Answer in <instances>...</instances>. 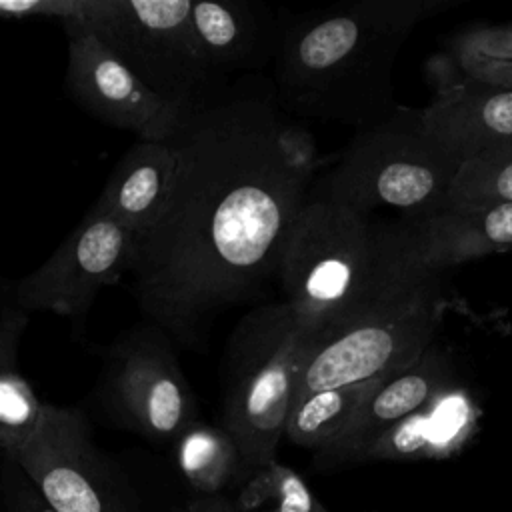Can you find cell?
I'll use <instances>...</instances> for the list:
<instances>
[{
  "mask_svg": "<svg viewBox=\"0 0 512 512\" xmlns=\"http://www.w3.org/2000/svg\"><path fill=\"white\" fill-rule=\"evenodd\" d=\"M170 342L150 322L134 328L110 346L102 374L112 414L150 440H176L198 420L194 392Z\"/></svg>",
  "mask_w": 512,
  "mask_h": 512,
  "instance_id": "cell-9",
  "label": "cell"
},
{
  "mask_svg": "<svg viewBox=\"0 0 512 512\" xmlns=\"http://www.w3.org/2000/svg\"><path fill=\"white\" fill-rule=\"evenodd\" d=\"M374 382L376 380L326 388L294 398L284 436L290 442L316 452L328 448L344 432L354 410Z\"/></svg>",
  "mask_w": 512,
  "mask_h": 512,
  "instance_id": "cell-18",
  "label": "cell"
},
{
  "mask_svg": "<svg viewBox=\"0 0 512 512\" xmlns=\"http://www.w3.org/2000/svg\"><path fill=\"white\" fill-rule=\"evenodd\" d=\"M46 402L16 370L0 372V454L10 460L36 434Z\"/></svg>",
  "mask_w": 512,
  "mask_h": 512,
  "instance_id": "cell-20",
  "label": "cell"
},
{
  "mask_svg": "<svg viewBox=\"0 0 512 512\" xmlns=\"http://www.w3.org/2000/svg\"><path fill=\"white\" fill-rule=\"evenodd\" d=\"M496 202H512V150L462 164L450 188V204Z\"/></svg>",
  "mask_w": 512,
  "mask_h": 512,
  "instance_id": "cell-22",
  "label": "cell"
},
{
  "mask_svg": "<svg viewBox=\"0 0 512 512\" xmlns=\"http://www.w3.org/2000/svg\"><path fill=\"white\" fill-rule=\"evenodd\" d=\"M4 474L6 510L8 512H56L28 480V476L10 460Z\"/></svg>",
  "mask_w": 512,
  "mask_h": 512,
  "instance_id": "cell-27",
  "label": "cell"
},
{
  "mask_svg": "<svg viewBox=\"0 0 512 512\" xmlns=\"http://www.w3.org/2000/svg\"><path fill=\"white\" fill-rule=\"evenodd\" d=\"M10 462L56 512H136L128 486L96 448L78 408L46 404L36 434Z\"/></svg>",
  "mask_w": 512,
  "mask_h": 512,
  "instance_id": "cell-8",
  "label": "cell"
},
{
  "mask_svg": "<svg viewBox=\"0 0 512 512\" xmlns=\"http://www.w3.org/2000/svg\"><path fill=\"white\" fill-rule=\"evenodd\" d=\"M440 316L438 276L386 288L364 310L312 336L294 398L408 368L430 348Z\"/></svg>",
  "mask_w": 512,
  "mask_h": 512,
  "instance_id": "cell-5",
  "label": "cell"
},
{
  "mask_svg": "<svg viewBox=\"0 0 512 512\" xmlns=\"http://www.w3.org/2000/svg\"><path fill=\"white\" fill-rule=\"evenodd\" d=\"M446 0H358L292 20L278 40L274 78L300 114L370 124L390 100V70L412 30Z\"/></svg>",
  "mask_w": 512,
  "mask_h": 512,
  "instance_id": "cell-2",
  "label": "cell"
},
{
  "mask_svg": "<svg viewBox=\"0 0 512 512\" xmlns=\"http://www.w3.org/2000/svg\"><path fill=\"white\" fill-rule=\"evenodd\" d=\"M192 0H88L80 16L62 24L92 32L150 90L188 108L206 98L214 80L198 46Z\"/></svg>",
  "mask_w": 512,
  "mask_h": 512,
  "instance_id": "cell-7",
  "label": "cell"
},
{
  "mask_svg": "<svg viewBox=\"0 0 512 512\" xmlns=\"http://www.w3.org/2000/svg\"><path fill=\"white\" fill-rule=\"evenodd\" d=\"M378 240L380 294L404 282L438 276L448 266L512 248V202L448 204L416 216Z\"/></svg>",
  "mask_w": 512,
  "mask_h": 512,
  "instance_id": "cell-10",
  "label": "cell"
},
{
  "mask_svg": "<svg viewBox=\"0 0 512 512\" xmlns=\"http://www.w3.org/2000/svg\"><path fill=\"white\" fill-rule=\"evenodd\" d=\"M180 512H238L234 504H230L224 498L218 496H204L198 498L194 502H190L188 506H184Z\"/></svg>",
  "mask_w": 512,
  "mask_h": 512,
  "instance_id": "cell-30",
  "label": "cell"
},
{
  "mask_svg": "<svg viewBox=\"0 0 512 512\" xmlns=\"http://www.w3.org/2000/svg\"><path fill=\"white\" fill-rule=\"evenodd\" d=\"M430 450L428 458H448L458 452L476 428L478 412L458 388H446L426 404Z\"/></svg>",
  "mask_w": 512,
  "mask_h": 512,
  "instance_id": "cell-21",
  "label": "cell"
},
{
  "mask_svg": "<svg viewBox=\"0 0 512 512\" xmlns=\"http://www.w3.org/2000/svg\"><path fill=\"white\" fill-rule=\"evenodd\" d=\"M240 512H326L302 476L278 460L254 470L242 486Z\"/></svg>",
  "mask_w": 512,
  "mask_h": 512,
  "instance_id": "cell-19",
  "label": "cell"
},
{
  "mask_svg": "<svg viewBox=\"0 0 512 512\" xmlns=\"http://www.w3.org/2000/svg\"><path fill=\"white\" fill-rule=\"evenodd\" d=\"M460 162L432 140L418 112H402L364 130L324 180V196L362 214L394 208L410 218L450 204Z\"/></svg>",
  "mask_w": 512,
  "mask_h": 512,
  "instance_id": "cell-6",
  "label": "cell"
},
{
  "mask_svg": "<svg viewBox=\"0 0 512 512\" xmlns=\"http://www.w3.org/2000/svg\"><path fill=\"white\" fill-rule=\"evenodd\" d=\"M202 56L214 74L248 70L276 56L280 32L264 4L200 0L190 10Z\"/></svg>",
  "mask_w": 512,
  "mask_h": 512,
  "instance_id": "cell-15",
  "label": "cell"
},
{
  "mask_svg": "<svg viewBox=\"0 0 512 512\" xmlns=\"http://www.w3.org/2000/svg\"><path fill=\"white\" fill-rule=\"evenodd\" d=\"M88 0H0V20L54 18L60 24L80 16Z\"/></svg>",
  "mask_w": 512,
  "mask_h": 512,
  "instance_id": "cell-25",
  "label": "cell"
},
{
  "mask_svg": "<svg viewBox=\"0 0 512 512\" xmlns=\"http://www.w3.org/2000/svg\"><path fill=\"white\" fill-rule=\"evenodd\" d=\"M28 314L14 306L12 310L0 314V372L14 370L16 352L26 328Z\"/></svg>",
  "mask_w": 512,
  "mask_h": 512,
  "instance_id": "cell-29",
  "label": "cell"
},
{
  "mask_svg": "<svg viewBox=\"0 0 512 512\" xmlns=\"http://www.w3.org/2000/svg\"><path fill=\"white\" fill-rule=\"evenodd\" d=\"M312 336L284 300L256 306L228 336L222 428L240 450L246 478L276 460Z\"/></svg>",
  "mask_w": 512,
  "mask_h": 512,
  "instance_id": "cell-3",
  "label": "cell"
},
{
  "mask_svg": "<svg viewBox=\"0 0 512 512\" xmlns=\"http://www.w3.org/2000/svg\"><path fill=\"white\" fill-rule=\"evenodd\" d=\"M176 168L170 136L164 140H142L126 150L114 166L94 210L118 220L132 234H144L164 210Z\"/></svg>",
  "mask_w": 512,
  "mask_h": 512,
  "instance_id": "cell-16",
  "label": "cell"
},
{
  "mask_svg": "<svg viewBox=\"0 0 512 512\" xmlns=\"http://www.w3.org/2000/svg\"><path fill=\"white\" fill-rule=\"evenodd\" d=\"M174 444L180 474L204 496L218 494L244 474L240 450L222 426L196 420Z\"/></svg>",
  "mask_w": 512,
  "mask_h": 512,
  "instance_id": "cell-17",
  "label": "cell"
},
{
  "mask_svg": "<svg viewBox=\"0 0 512 512\" xmlns=\"http://www.w3.org/2000/svg\"><path fill=\"white\" fill-rule=\"evenodd\" d=\"M456 56H458L460 70L470 78L512 90V60H490V58L468 56V54H456Z\"/></svg>",
  "mask_w": 512,
  "mask_h": 512,
  "instance_id": "cell-28",
  "label": "cell"
},
{
  "mask_svg": "<svg viewBox=\"0 0 512 512\" xmlns=\"http://www.w3.org/2000/svg\"><path fill=\"white\" fill-rule=\"evenodd\" d=\"M424 132L460 164L512 150V90L450 76L418 110Z\"/></svg>",
  "mask_w": 512,
  "mask_h": 512,
  "instance_id": "cell-13",
  "label": "cell"
},
{
  "mask_svg": "<svg viewBox=\"0 0 512 512\" xmlns=\"http://www.w3.org/2000/svg\"><path fill=\"white\" fill-rule=\"evenodd\" d=\"M276 144L284 160V166L288 170L314 178L318 156H316L314 138L306 128L286 122L282 118L276 130Z\"/></svg>",
  "mask_w": 512,
  "mask_h": 512,
  "instance_id": "cell-24",
  "label": "cell"
},
{
  "mask_svg": "<svg viewBox=\"0 0 512 512\" xmlns=\"http://www.w3.org/2000/svg\"><path fill=\"white\" fill-rule=\"evenodd\" d=\"M450 374L448 358L428 348L408 368L378 378L354 410L344 432L318 456L322 460L362 458L364 450L386 430L450 388Z\"/></svg>",
  "mask_w": 512,
  "mask_h": 512,
  "instance_id": "cell-14",
  "label": "cell"
},
{
  "mask_svg": "<svg viewBox=\"0 0 512 512\" xmlns=\"http://www.w3.org/2000/svg\"><path fill=\"white\" fill-rule=\"evenodd\" d=\"M66 88L88 114L142 140H164L176 130L180 108L150 90L92 32L66 26Z\"/></svg>",
  "mask_w": 512,
  "mask_h": 512,
  "instance_id": "cell-12",
  "label": "cell"
},
{
  "mask_svg": "<svg viewBox=\"0 0 512 512\" xmlns=\"http://www.w3.org/2000/svg\"><path fill=\"white\" fill-rule=\"evenodd\" d=\"M430 434L426 406L408 418L394 424L380 438H376L362 454L366 460H406L428 458Z\"/></svg>",
  "mask_w": 512,
  "mask_h": 512,
  "instance_id": "cell-23",
  "label": "cell"
},
{
  "mask_svg": "<svg viewBox=\"0 0 512 512\" xmlns=\"http://www.w3.org/2000/svg\"><path fill=\"white\" fill-rule=\"evenodd\" d=\"M132 234L90 208L60 246L14 288V304L30 312L82 316L94 296L130 272Z\"/></svg>",
  "mask_w": 512,
  "mask_h": 512,
  "instance_id": "cell-11",
  "label": "cell"
},
{
  "mask_svg": "<svg viewBox=\"0 0 512 512\" xmlns=\"http://www.w3.org/2000/svg\"><path fill=\"white\" fill-rule=\"evenodd\" d=\"M276 276L284 302L318 334L380 296L378 240L368 216L324 196H308L294 218Z\"/></svg>",
  "mask_w": 512,
  "mask_h": 512,
  "instance_id": "cell-4",
  "label": "cell"
},
{
  "mask_svg": "<svg viewBox=\"0 0 512 512\" xmlns=\"http://www.w3.org/2000/svg\"><path fill=\"white\" fill-rule=\"evenodd\" d=\"M282 116L268 96L230 92L182 112L168 202L132 240L142 314L180 346L202 348L210 324L276 274L312 178L284 166Z\"/></svg>",
  "mask_w": 512,
  "mask_h": 512,
  "instance_id": "cell-1",
  "label": "cell"
},
{
  "mask_svg": "<svg viewBox=\"0 0 512 512\" xmlns=\"http://www.w3.org/2000/svg\"><path fill=\"white\" fill-rule=\"evenodd\" d=\"M456 54L490 60H512V24L480 26L462 34L456 46Z\"/></svg>",
  "mask_w": 512,
  "mask_h": 512,
  "instance_id": "cell-26",
  "label": "cell"
}]
</instances>
